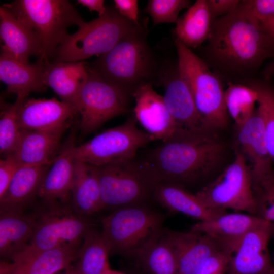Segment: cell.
<instances>
[{
  "instance_id": "cell-1",
  "label": "cell",
  "mask_w": 274,
  "mask_h": 274,
  "mask_svg": "<svg viewBox=\"0 0 274 274\" xmlns=\"http://www.w3.org/2000/svg\"><path fill=\"white\" fill-rule=\"evenodd\" d=\"M208 40V61L227 75L247 77L274 56V39L243 1L231 13L213 20Z\"/></svg>"
},
{
  "instance_id": "cell-2",
  "label": "cell",
  "mask_w": 274,
  "mask_h": 274,
  "mask_svg": "<svg viewBox=\"0 0 274 274\" xmlns=\"http://www.w3.org/2000/svg\"><path fill=\"white\" fill-rule=\"evenodd\" d=\"M212 131L176 138L150 151L140 161L155 185L203 187L217 177L225 147Z\"/></svg>"
},
{
  "instance_id": "cell-3",
  "label": "cell",
  "mask_w": 274,
  "mask_h": 274,
  "mask_svg": "<svg viewBox=\"0 0 274 274\" xmlns=\"http://www.w3.org/2000/svg\"><path fill=\"white\" fill-rule=\"evenodd\" d=\"M145 23L87 66L102 78L130 94L141 86L157 84L159 63L147 41Z\"/></svg>"
},
{
  "instance_id": "cell-4",
  "label": "cell",
  "mask_w": 274,
  "mask_h": 274,
  "mask_svg": "<svg viewBox=\"0 0 274 274\" xmlns=\"http://www.w3.org/2000/svg\"><path fill=\"white\" fill-rule=\"evenodd\" d=\"M163 216L146 203L115 209L101 219L110 254L136 259L162 234Z\"/></svg>"
},
{
  "instance_id": "cell-5",
  "label": "cell",
  "mask_w": 274,
  "mask_h": 274,
  "mask_svg": "<svg viewBox=\"0 0 274 274\" xmlns=\"http://www.w3.org/2000/svg\"><path fill=\"white\" fill-rule=\"evenodd\" d=\"M4 7L26 23L37 35L42 49L40 60L50 61L69 35L68 28L85 21L67 0H16Z\"/></svg>"
},
{
  "instance_id": "cell-6",
  "label": "cell",
  "mask_w": 274,
  "mask_h": 274,
  "mask_svg": "<svg viewBox=\"0 0 274 274\" xmlns=\"http://www.w3.org/2000/svg\"><path fill=\"white\" fill-rule=\"evenodd\" d=\"M175 44L178 71L191 90L204 127L213 131L225 128L229 115L220 78L190 48L177 40Z\"/></svg>"
},
{
  "instance_id": "cell-7",
  "label": "cell",
  "mask_w": 274,
  "mask_h": 274,
  "mask_svg": "<svg viewBox=\"0 0 274 274\" xmlns=\"http://www.w3.org/2000/svg\"><path fill=\"white\" fill-rule=\"evenodd\" d=\"M142 25L125 18L115 7L107 8L104 15L85 22L75 32L69 34L57 49L51 62L81 61L99 56Z\"/></svg>"
},
{
  "instance_id": "cell-8",
  "label": "cell",
  "mask_w": 274,
  "mask_h": 274,
  "mask_svg": "<svg viewBox=\"0 0 274 274\" xmlns=\"http://www.w3.org/2000/svg\"><path fill=\"white\" fill-rule=\"evenodd\" d=\"M195 194L210 208L230 209L256 216L257 202L250 168L239 150L235 151L232 162Z\"/></svg>"
},
{
  "instance_id": "cell-9",
  "label": "cell",
  "mask_w": 274,
  "mask_h": 274,
  "mask_svg": "<svg viewBox=\"0 0 274 274\" xmlns=\"http://www.w3.org/2000/svg\"><path fill=\"white\" fill-rule=\"evenodd\" d=\"M136 122L134 116L129 117L123 124L76 146L74 159L97 167L135 159L138 150L152 141L146 131L136 126Z\"/></svg>"
},
{
  "instance_id": "cell-10",
  "label": "cell",
  "mask_w": 274,
  "mask_h": 274,
  "mask_svg": "<svg viewBox=\"0 0 274 274\" xmlns=\"http://www.w3.org/2000/svg\"><path fill=\"white\" fill-rule=\"evenodd\" d=\"M86 66L88 79L76 103L80 115L79 128L84 134L92 133L111 119L128 112L132 98Z\"/></svg>"
},
{
  "instance_id": "cell-11",
  "label": "cell",
  "mask_w": 274,
  "mask_h": 274,
  "mask_svg": "<svg viewBox=\"0 0 274 274\" xmlns=\"http://www.w3.org/2000/svg\"><path fill=\"white\" fill-rule=\"evenodd\" d=\"M45 204V210L36 215L37 225L28 246L19 253H33L80 244L93 229L87 216L77 213L71 204Z\"/></svg>"
},
{
  "instance_id": "cell-12",
  "label": "cell",
  "mask_w": 274,
  "mask_h": 274,
  "mask_svg": "<svg viewBox=\"0 0 274 274\" xmlns=\"http://www.w3.org/2000/svg\"><path fill=\"white\" fill-rule=\"evenodd\" d=\"M97 167L105 208L146 203L153 197L155 185L140 161L134 159Z\"/></svg>"
},
{
  "instance_id": "cell-13",
  "label": "cell",
  "mask_w": 274,
  "mask_h": 274,
  "mask_svg": "<svg viewBox=\"0 0 274 274\" xmlns=\"http://www.w3.org/2000/svg\"><path fill=\"white\" fill-rule=\"evenodd\" d=\"M157 85L164 87L165 104L177 124L174 138L209 131L203 126L191 90L177 64L162 63Z\"/></svg>"
},
{
  "instance_id": "cell-14",
  "label": "cell",
  "mask_w": 274,
  "mask_h": 274,
  "mask_svg": "<svg viewBox=\"0 0 274 274\" xmlns=\"http://www.w3.org/2000/svg\"><path fill=\"white\" fill-rule=\"evenodd\" d=\"M148 83L137 88L132 94L135 101L134 117L145 129L152 140L162 143L173 140L177 131V124L167 109L163 96Z\"/></svg>"
},
{
  "instance_id": "cell-15",
  "label": "cell",
  "mask_w": 274,
  "mask_h": 274,
  "mask_svg": "<svg viewBox=\"0 0 274 274\" xmlns=\"http://www.w3.org/2000/svg\"><path fill=\"white\" fill-rule=\"evenodd\" d=\"M177 263V274H195L202 264L214 254L229 249L212 236L190 231L182 232L164 229Z\"/></svg>"
},
{
  "instance_id": "cell-16",
  "label": "cell",
  "mask_w": 274,
  "mask_h": 274,
  "mask_svg": "<svg viewBox=\"0 0 274 274\" xmlns=\"http://www.w3.org/2000/svg\"><path fill=\"white\" fill-rule=\"evenodd\" d=\"M78 111L76 106L56 98H26L19 110L21 130L50 131L68 128Z\"/></svg>"
},
{
  "instance_id": "cell-17",
  "label": "cell",
  "mask_w": 274,
  "mask_h": 274,
  "mask_svg": "<svg viewBox=\"0 0 274 274\" xmlns=\"http://www.w3.org/2000/svg\"><path fill=\"white\" fill-rule=\"evenodd\" d=\"M77 128H74L47 170L40 185L38 196L45 204L68 203L74 175L73 150L76 146Z\"/></svg>"
},
{
  "instance_id": "cell-18",
  "label": "cell",
  "mask_w": 274,
  "mask_h": 274,
  "mask_svg": "<svg viewBox=\"0 0 274 274\" xmlns=\"http://www.w3.org/2000/svg\"><path fill=\"white\" fill-rule=\"evenodd\" d=\"M0 36L3 42L1 55L25 63L36 56H42V49L37 35L26 23L10 10L0 7Z\"/></svg>"
},
{
  "instance_id": "cell-19",
  "label": "cell",
  "mask_w": 274,
  "mask_h": 274,
  "mask_svg": "<svg viewBox=\"0 0 274 274\" xmlns=\"http://www.w3.org/2000/svg\"><path fill=\"white\" fill-rule=\"evenodd\" d=\"M258 228L274 230V223L250 214L226 212L210 220L198 221L190 231L210 235L234 252L248 232Z\"/></svg>"
},
{
  "instance_id": "cell-20",
  "label": "cell",
  "mask_w": 274,
  "mask_h": 274,
  "mask_svg": "<svg viewBox=\"0 0 274 274\" xmlns=\"http://www.w3.org/2000/svg\"><path fill=\"white\" fill-rule=\"evenodd\" d=\"M238 141L241 152L250 163L249 166L254 189L273 170V161L268 150L263 120L257 108L252 117L239 127Z\"/></svg>"
},
{
  "instance_id": "cell-21",
  "label": "cell",
  "mask_w": 274,
  "mask_h": 274,
  "mask_svg": "<svg viewBox=\"0 0 274 274\" xmlns=\"http://www.w3.org/2000/svg\"><path fill=\"white\" fill-rule=\"evenodd\" d=\"M273 233L265 228L248 232L233 252L227 274H263L272 268L268 245Z\"/></svg>"
},
{
  "instance_id": "cell-22",
  "label": "cell",
  "mask_w": 274,
  "mask_h": 274,
  "mask_svg": "<svg viewBox=\"0 0 274 274\" xmlns=\"http://www.w3.org/2000/svg\"><path fill=\"white\" fill-rule=\"evenodd\" d=\"M48 62L38 59L35 63H25L1 55L0 79L7 86V92L24 100L32 92L46 91L44 71Z\"/></svg>"
},
{
  "instance_id": "cell-23",
  "label": "cell",
  "mask_w": 274,
  "mask_h": 274,
  "mask_svg": "<svg viewBox=\"0 0 274 274\" xmlns=\"http://www.w3.org/2000/svg\"><path fill=\"white\" fill-rule=\"evenodd\" d=\"M81 245L69 244L33 253H19L11 259V274H56L77 260Z\"/></svg>"
},
{
  "instance_id": "cell-24",
  "label": "cell",
  "mask_w": 274,
  "mask_h": 274,
  "mask_svg": "<svg viewBox=\"0 0 274 274\" xmlns=\"http://www.w3.org/2000/svg\"><path fill=\"white\" fill-rule=\"evenodd\" d=\"M53 160L47 163L22 165L0 199V211L24 213L28 204L38 195L43 178Z\"/></svg>"
},
{
  "instance_id": "cell-25",
  "label": "cell",
  "mask_w": 274,
  "mask_h": 274,
  "mask_svg": "<svg viewBox=\"0 0 274 274\" xmlns=\"http://www.w3.org/2000/svg\"><path fill=\"white\" fill-rule=\"evenodd\" d=\"M67 128L50 131L21 130L13 154L21 165L51 162L60 149L61 139Z\"/></svg>"
},
{
  "instance_id": "cell-26",
  "label": "cell",
  "mask_w": 274,
  "mask_h": 274,
  "mask_svg": "<svg viewBox=\"0 0 274 274\" xmlns=\"http://www.w3.org/2000/svg\"><path fill=\"white\" fill-rule=\"evenodd\" d=\"M71 205L77 213L85 216L105 208L97 166L75 159Z\"/></svg>"
},
{
  "instance_id": "cell-27",
  "label": "cell",
  "mask_w": 274,
  "mask_h": 274,
  "mask_svg": "<svg viewBox=\"0 0 274 274\" xmlns=\"http://www.w3.org/2000/svg\"><path fill=\"white\" fill-rule=\"evenodd\" d=\"M153 197L169 211L181 213L199 221L210 220L227 212L224 209L210 208L195 194L170 184H156L154 188Z\"/></svg>"
},
{
  "instance_id": "cell-28",
  "label": "cell",
  "mask_w": 274,
  "mask_h": 274,
  "mask_svg": "<svg viewBox=\"0 0 274 274\" xmlns=\"http://www.w3.org/2000/svg\"><path fill=\"white\" fill-rule=\"evenodd\" d=\"M88 77L86 63L82 61L53 63L48 62L44 81L62 101L76 106L81 89Z\"/></svg>"
},
{
  "instance_id": "cell-29",
  "label": "cell",
  "mask_w": 274,
  "mask_h": 274,
  "mask_svg": "<svg viewBox=\"0 0 274 274\" xmlns=\"http://www.w3.org/2000/svg\"><path fill=\"white\" fill-rule=\"evenodd\" d=\"M37 225L36 215L0 211V255L10 259L29 245Z\"/></svg>"
},
{
  "instance_id": "cell-30",
  "label": "cell",
  "mask_w": 274,
  "mask_h": 274,
  "mask_svg": "<svg viewBox=\"0 0 274 274\" xmlns=\"http://www.w3.org/2000/svg\"><path fill=\"white\" fill-rule=\"evenodd\" d=\"M213 21L208 0H197L178 18L173 30L175 40L196 48L208 40Z\"/></svg>"
},
{
  "instance_id": "cell-31",
  "label": "cell",
  "mask_w": 274,
  "mask_h": 274,
  "mask_svg": "<svg viewBox=\"0 0 274 274\" xmlns=\"http://www.w3.org/2000/svg\"><path fill=\"white\" fill-rule=\"evenodd\" d=\"M110 249L101 234L93 229L84 237L75 269L78 274H102L110 267Z\"/></svg>"
},
{
  "instance_id": "cell-32",
  "label": "cell",
  "mask_w": 274,
  "mask_h": 274,
  "mask_svg": "<svg viewBox=\"0 0 274 274\" xmlns=\"http://www.w3.org/2000/svg\"><path fill=\"white\" fill-rule=\"evenodd\" d=\"M135 259L147 274H177L176 257L164 229L161 235Z\"/></svg>"
},
{
  "instance_id": "cell-33",
  "label": "cell",
  "mask_w": 274,
  "mask_h": 274,
  "mask_svg": "<svg viewBox=\"0 0 274 274\" xmlns=\"http://www.w3.org/2000/svg\"><path fill=\"white\" fill-rule=\"evenodd\" d=\"M258 100L256 90L249 85L228 82L225 90V101L227 112L240 127L253 115Z\"/></svg>"
},
{
  "instance_id": "cell-34",
  "label": "cell",
  "mask_w": 274,
  "mask_h": 274,
  "mask_svg": "<svg viewBox=\"0 0 274 274\" xmlns=\"http://www.w3.org/2000/svg\"><path fill=\"white\" fill-rule=\"evenodd\" d=\"M23 100L16 98L14 104L7 106L1 112L0 152L4 157L13 154L17 147L21 132L18 112Z\"/></svg>"
},
{
  "instance_id": "cell-35",
  "label": "cell",
  "mask_w": 274,
  "mask_h": 274,
  "mask_svg": "<svg viewBox=\"0 0 274 274\" xmlns=\"http://www.w3.org/2000/svg\"><path fill=\"white\" fill-rule=\"evenodd\" d=\"M258 93V107L263 122L268 150L274 161V87L263 81L250 82Z\"/></svg>"
},
{
  "instance_id": "cell-36",
  "label": "cell",
  "mask_w": 274,
  "mask_h": 274,
  "mask_svg": "<svg viewBox=\"0 0 274 274\" xmlns=\"http://www.w3.org/2000/svg\"><path fill=\"white\" fill-rule=\"evenodd\" d=\"M188 0H150L144 10L152 18L154 25L165 23H176L180 12L188 9Z\"/></svg>"
},
{
  "instance_id": "cell-37",
  "label": "cell",
  "mask_w": 274,
  "mask_h": 274,
  "mask_svg": "<svg viewBox=\"0 0 274 274\" xmlns=\"http://www.w3.org/2000/svg\"><path fill=\"white\" fill-rule=\"evenodd\" d=\"M257 202L256 216L274 223V169L254 188Z\"/></svg>"
},
{
  "instance_id": "cell-38",
  "label": "cell",
  "mask_w": 274,
  "mask_h": 274,
  "mask_svg": "<svg viewBox=\"0 0 274 274\" xmlns=\"http://www.w3.org/2000/svg\"><path fill=\"white\" fill-rule=\"evenodd\" d=\"M233 252L223 249L211 256L200 266L195 274H227Z\"/></svg>"
},
{
  "instance_id": "cell-39",
  "label": "cell",
  "mask_w": 274,
  "mask_h": 274,
  "mask_svg": "<svg viewBox=\"0 0 274 274\" xmlns=\"http://www.w3.org/2000/svg\"><path fill=\"white\" fill-rule=\"evenodd\" d=\"M13 154L0 160V199L6 192L18 169L21 166Z\"/></svg>"
},
{
  "instance_id": "cell-40",
  "label": "cell",
  "mask_w": 274,
  "mask_h": 274,
  "mask_svg": "<svg viewBox=\"0 0 274 274\" xmlns=\"http://www.w3.org/2000/svg\"><path fill=\"white\" fill-rule=\"evenodd\" d=\"M243 2L260 24L274 17V0H244Z\"/></svg>"
},
{
  "instance_id": "cell-41",
  "label": "cell",
  "mask_w": 274,
  "mask_h": 274,
  "mask_svg": "<svg viewBox=\"0 0 274 274\" xmlns=\"http://www.w3.org/2000/svg\"><path fill=\"white\" fill-rule=\"evenodd\" d=\"M238 0H208L210 12L214 20L233 12L238 6Z\"/></svg>"
},
{
  "instance_id": "cell-42",
  "label": "cell",
  "mask_w": 274,
  "mask_h": 274,
  "mask_svg": "<svg viewBox=\"0 0 274 274\" xmlns=\"http://www.w3.org/2000/svg\"><path fill=\"white\" fill-rule=\"evenodd\" d=\"M115 8L119 13L136 24H140L138 1L114 0Z\"/></svg>"
},
{
  "instance_id": "cell-43",
  "label": "cell",
  "mask_w": 274,
  "mask_h": 274,
  "mask_svg": "<svg viewBox=\"0 0 274 274\" xmlns=\"http://www.w3.org/2000/svg\"><path fill=\"white\" fill-rule=\"evenodd\" d=\"M77 2L88 8L91 12L96 11L99 16L104 15L107 10V8L105 6V1L103 0H78Z\"/></svg>"
},
{
  "instance_id": "cell-44",
  "label": "cell",
  "mask_w": 274,
  "mask_h": 274,
  "mask_svg": "<svg viewBox=\"0 0 274 274\" xmlns=\"http://www.w3.org/2000/svg\"><path fill=\"white\" fill-rule=\"evenodd\" d=\"M260 24L262 28L274 39V17L269 21Z\"/></svg>"
},
{
  "instance_id": "cell-45",
  "label": "cell",
  "mask_w": 274,
  "mask_h": 274,
  "mask_svg": "<svg viewBox=\"0 0 274 274\" xmlns=\"http://www.w3.org/2000/svg\"><path fill=\"white\" fill-rule=\"evenodd\" d=\"M13 270L12 263L2 260L0 262V274H11Z\"/></svg>"
},
{
  "instance_id": "cell-46",
  "label": "cell",
  "mask_w": 274,
  "mask_h": 274,
  "mask_svg": "<svg viewBox=\"0 0 274 274\" xmlns=\"http://www.w3.org/2000/svg\"><path fill=\"white\" fill-rule=\"evenodd\" d=\"M102 274H127L124 272L112 269L110 267L106 269Z\"/></svg>"
},
{
  "instance_id": "cell-47",
  "label": "cell",
  "mask_w": 274,
  "mask_h": 274,
  "mask_svg": "<svg viewBox=\"0 0 274 274\" xmlns=\"http://www.w3.org/2000/svg\"><path fill=\"white\" fill-rule=\"evenodd\" d=\"M63 274H78L74 267L70 266Z\"/></svg>"
},
{
  "instance_id": "cell-48",
  "label": "cell",
  "mask_w": 274,
  "mask_h": 274,
  "mask_svg": "<svg viewBox=\"0 0 274 274\" xmlns=\"http://www.w3.org/2000/svg\"><path fill=\"white\" fill-rule=\"evenodd\" d=\"M263 274H274V266Z\"/></svg>"
}]
</instances>
